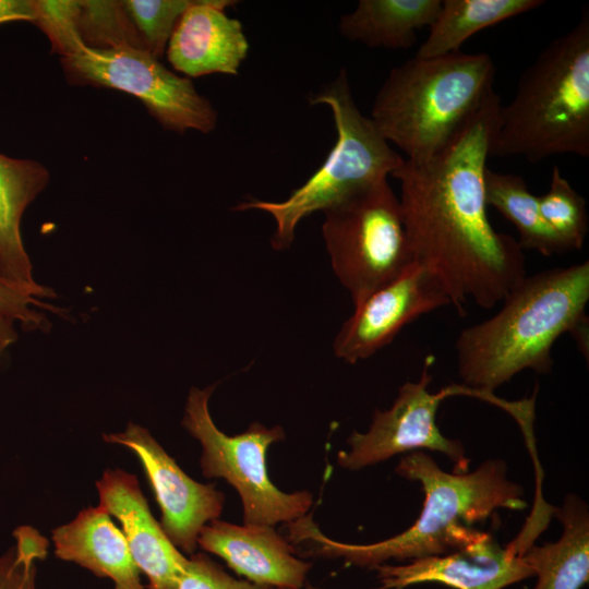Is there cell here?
<instances>
[{"label":"cell","instance_id":"cell-25","mask_svg":"<svg viewBox=\"0 0 589 589\" xmlns=\"http://www.w3.org/2000/svg\"><path fill=\"white\" fill-rule=\"evenodd\" d=\"M41 297H55V293L43 286L26 287L0 276V357L16 341L17 325L25 329L47 327L45 315L35 308H53L40 302Z\"/></svg>","mask_w":589,"mask_h":589},{"label":"cell","instance_id":"cell-23","mask_svg":"<svg viewBox=\"0 0 589 589\" xmlns=\"http://www.w3.org/2000/svg\"><path fill=\"white\" fill-rule=\"evenodd\" d=\"M79 33L85 46L95 49H145L123 1H79ZM147 51V50H146Z\"/></svg>","mask_w":589,"mask_h":589},{"label":"cell","instance_id":"cell-2","mask_svg":"<svg viewBox=\"0 0 589 589\" xmlns=\"http://www.w3.org/2000/svg\"><path fill=\"white\" fill-rule=\"evenodd\" d=\"M400 477L418 481L424 502L418 519L395 537L369 544H352L326 537L312 515L288 522L289 540L305 542L304 555L342 558L374 568L388 560L412 561L462 549L486 532L471 526L486 520L496 509L527 507L521 485L507 477L504 460H485L471 472H445L422 450L402 457L395 468Z\"/></svg>","mask_w":589,"mask_h":589},{"label":"cell","instance_id":"cell-20","mask_svg":"<svg viewBox=\"0 0 589 589\" xmlns=\"http://www.w3.org/2000/svg\"><path fill=\"white\" fill-rule=\"evenodd\" d=\"M442 0H360L340 16L338 29L349 41L369 48L408 49L417 31L430 27Z\"/></svg>","mask_w":589,"mask_h":589},{"label":"cell","instance_id":"cell-4","mask_svg":"<svg viewBox=\"0 0 589 589\" xmlns=\"http://www.w3.org/2000/svg\"><path fill=\"white\" fill-rule=\"evenodd\" d=\"M561 154L589 157V11L550 41L501 106L490 156L534 163Z\"/></svg>","mask_w":589,"mask_h":589},{"label":"cell","instance_id":"cell-16","mask_svg":"<svg viewBox=\"0 0 589 589\" xmlns=\"http://www.w3.org/2000/svg\"><path fill=\"white\" fill-rule=\"evenodd\" d=\"M197 545L250 581L274 588L302 587L311 568L294 556V548L273 526H238L215 519L202 528Z\"/></svg>","mask_w":589,"mask_h":589},{"label":"cell","instance_id":"cell-30","mask_svg":"<svg viewBox=\"0 0 589 589\" xmlns=\"http://www.w3.org/2000/svg\"><path fill=\"white\" fill-rule=\"evenodd\" d=\"M34 20V0H0V24Z\"/></svg>","mask_w":589,"mask_h":589},{"label":"cell","instance_id":"cell-15","mask_svg":"<svg viewBox=\"0 0 589 589\" xmlns=\"http://www.w3.org/2000/svg\"><path fill=\"white\" fill-rule=\"evenodd\" d=\"M232 0H194L178 21L167 58L189 77L221 73L237 75L250 45L241 22L229 17Z\"/></svg>","mask_w":589,"mask_h":589},{"label":"cell","instance_id":"cell-19","mask_svg":"<svg viewBox=\"0 0 589 589\" xmlns=\"http://www.w3.org/2000/svg\"><path fill=\"white\" fill-rule=\"evenodd\" d=\"M563 525L561 538L522 554L538 580L533 589H580L589 579V513L587 504L569 494L554 508Z\"/></svg>","mask_w":589,"mask_h":589},{"label":"cell","instance_id":"cell-6","mask_svg":"<svg viewBox=\"0 0 589 589\" xmlns=\"http://www.w3.org/2000/svg\"><path fill=\"white\" fill-rule=\"evenodd\" d=\"M309 103L329 107L337 133L336 142L321 167L284 201L252 200L232 208L268 213L276 226L271 239L275 250H286L291 245L297 226L303 218L387 179L404 163L371 118L358 108L345 69L310 97Z\"/></svg>","mask_w":589,"mask_h":589},{"label":"cell","instance_id":"cell-14","mask_svg":"<svg viewBox=\"0 0 589 589\" xmlns=\"http://www.w3.org/2000/svg\"><path fill=\"white\" fill-rule=\"evenodd\" d=\"M96 488L99 505L121 522L132 557L148 579V589H177L188 558L152 515L137 478L121 469L106 470Z\"/></svg>","mask_w":589,"mask_h":589},{"label":"cell","instance_id":"cell-8","mask_svg":"<svg viewBox=\"0 0 589 589\" xmlns=\"http://www.w3.org/2000/svg\"><path fill=\"white\" fill-rule=\"evenodd\" d=\"M214 387L190 390L182 420V425L202 445L203 474L223 478L238 491L244 525L274 526L305 516L313 503L311 493H285L272 483L267 473L266 450L285 438L281 426L266 428L254 422L241 434H225L215 425L208 410Z\"/></svg>","mask_w":589,"mask_h":589},{"label":"cell","instance_id":"cell-10","mask_svg":"<svg viewBox=\"0 0 589 589\" xmlns=\"http://www.w3.org/2000/svg\"><path fill=\"white\" fill-rule=\"evenodd\" d=\"M431 363L432 359L428 357L420 378L406 382L390 408L374 411L368 432L354 431L349 436L350 449L340 450L337 455L339 466L360 470L400 453L428 449L447 456L455 472H467L469 459L462 443L444 436L436 424L441 401L448 396L464 394V386L454 385L436 394L430 393Z\"/></svg>","mask_w":589,"mask_h":589},{"label":"cell","instance_id":"cell-18","mask_svg":"<svg viewBox=\"0 0 589 589\" xmlns=\"http://www.w3.org/2000/svg\"><path fill=\"white\" fill-rule=\"evenodd\" d=\"M48 181L49 172L39 161L0 153V276L32 288L40 285L33 278L21 221L25 209Z\"/></svg>","mask_w":589,"mask_h":589},{"label":"cell","instance_id":"cell-29","mask_svg":"<svg viewBox=\"0 0 589 589\" xmlns=\"http://www.w3.org/2000/svg\"><path fill=\"white\" fill-rule=\"evenodd\" d=\"M177 589H275L271 586L240 580L228 575L202 553L188 558Z\"/></svg>","mask_w":589,"mask_h":589},{"label":"cell","instance_id":"cell-26","mask_svg":"<svg viewBox=\"0 0 589 589\" xmlns=\"http://www.w3.org/2000/svg\"><path fill=\"white\" fill-rule=\"evenodd\" d=\"M194 0H123L145 49L155 58L164 55L173 29Z\"/></svg>","mask_w":589,"mask_h":589},{"label":"cell","instance_id":"cell-11","mask_svg":"<svg viewBox=\"0 0 589 589\" xmlns=\"http://www.w3.org/2000/svg\"><path fill=\"white\" fill-rule=\"evenodd\" d=\"M448 304L440 280L414 261L354 305L335 337L334 353L347 363L364 360L390 344L406 325Z\"/></svg>","mask_w":589,"mask_h":589},{"label":"cell","instance_id":"cell-1","mask_svg":"<svg viewBox=\"0 0 589 589\" xmlns=\"http://www.w3.org/2000/svg\"><path fill=\"white\" fill-rule=\"evenodd\" d=\"M501 98L493 91L437 154L404 159L390 176L413 259L442 284L464 316L471 301L492 309L527 275L524 251L486 214L484 171Z\"/></svg>","mask_w":589,"mask_h":589},{"label":"cell","instance_id":"cell-7","mask_svg":"<svg viewBox=\"0 0 589 589\" xmlns=\"http://www.w3.org/2000/svg\"><path fill=\"white\" fill-rule=\"evenodd\" d=\"M322 235L333 271L353 305L413 262L399 199L387 179L330 205Z\"/></svg>","mask_w":589,"mask_h":589},{"label":"cell","instance_id":"cell-31","mask_svg":"<svg viewBox=\"0 0 589 589\" xmlns=\"http://www.w3.org/2000/svg\"><path fill=\"white\" fill-rule=\"evenodd\" d=\"M569 334L576 340L581 353L588 358V316L586 315Z\"/></svg>","mask_w":589,"mask_h":589},{"label":"cell","instance_id":"cell-17","mask_svg":"<svg viewBox=\"0 0 589 589\" xmlns=\"http://www.w3.org/2000/svg\"><path fill=\"white\" fill-rule=\"evenodd\" d=\"M52 541L57 557L110 578L113 589H144L127 539L103 506L81 510L52 531Z\"/></svg>","mask_w":589,"mask_h":589},{"label":"cell","instance_id":"cell-28","mask_svg":"<svg viewBox=\"0 0 589 589\" xmlns=\"http://www.w3.org/2000/svg\"><path fill=\"white\" fill-rule=\"evenodd\" d=\"M35 20L51 43L52 50L61 57L69 56L85 46L79 33V1L34 0Z\"/></svg>","mask_w":589,"mask_h":589},{"label":"cell","instance_id":"cell-27","mask_svg":"<svg viewBox=\"0 0 589 589\" xmlns=\"http://www.w3.org/2000/svg\"><path fill=\"white\" fill-rule=\"evenodd\" d=\"M14 544L0 556V589H36V562L47 555L48 541L29 526L13 531Z\"/></svg>","mask_w":589,"mask_h":589},{"label":"cell","instance_id":"cell-12","mask_svg":"<svg viewBox=\"0 0 589 589\" xmlns=\"http://www.w3.org/2000/svg\"><path fill=\"white\" fill-rule=\"evenodd\" d=\"M103 437L130 448L139 458L161 512V529L176 548L192 554L202 528L219 517L224 494L213 484H202L185 474L139 424L129 423L123 432Z\"/></svg>","mask_w":589,"mask_h":589},{"label":"cell","instance_id":"cell-13","mask_svg":"<svg viewBox=\"0 0 589 589\" xmlns=\"http://www.w3.org/2000/svg\"><path fill=\"white\" fill-rule=\"evenodd\" d=\"M380 586L374 589H405L437 582L455 589H503L534 576L521 555L502 548L490 533L452 553L412 560L404 565L382 564Z\"/></svg>","mask_w":589,"mask_h":589},{"label":"cell","instance_id":"cell-3","mask_svg":"<svg viewBox=\"0 0 589 589\" xmlns=\"http://www.w3.org/2000/svg\"><path fill=\"white\" fill-rule=\"evenodd\" d=\"M588 300V261L526 275L497 313L458 335L464 385L488 397L522 370L550 373L554 342L587 315Z\"/></svg>","mask_w":589,"mask_h":589},{"label":"cell","instance_id":"cell-9","mask_svg":"<svg viewBox=\"0 0 589 589\" xmlns=\"http://www.w3.org/2000/svg\"><path fill=\"white\" fill-rule=\"evenodd\" d=\"M61 64L71 84L115 88L135 96L167 130L206 134L217 125V110L191 80L171 72L146 50L82 46L61 57Z\"/></svg>","mask_w":589,"mask_h":589},{"label":"cell","instance_id":"cell-5","mask_svg":"<svg viewBox=\"0 0 589 589\" xmlns=\"http://www.w3.org/2000/svg\"><path fill=\"white\" fill-rule=\"evenodd\" d=\"M495 65L484 52L414 56L394 67L380 87L371 120L408 160L443 149L494 91Z\"/></svg>","mask_w":589,"mask_h":589},{"label":"cell","instance_id":"cell-22","mask_svg":"<svg viewBox=\"0 0 589 589\" xmlns=\"http://www.w3.org/2000/svg\"><path fill=\"white\" fill-rule=\"evenodd\" d=\"M486 206L501 213L517 229L521 250H533L550 256L567 252L566 247L543 219L538 196L533 195L518 175L484 171Z\"/></svg>","mask_w":589,"mask_h":589},{"label":"cell","instance_id":"cell-32","mask_svg":"<svg viewBox=\"0 0 589 589\" xmlns=\"http://www.w3.org/2000/svg\"><path fill=\"white\" fill-rule=\"evenodd\" d=\"M275 589H315V588H312L310 586H306V587L303 588V586H302L300 588H275Z\"/></svg>","mask_w":589,"mask_h":589},{"label":"cell","instance_id":"cell-24","mask_svg":"<svg viewBox=\"0 0 589 589\" xmlns=\"http://www.w3.org/2000/svg\"><path fill=\"white\" fill-rule=\"evenodd\" d=\"M538 201L543 219L567 251L580 250L589 226L586 201L557 166L552 169L548 192L538 196Z\"/></svg>","mask_w":589,"mask_h":589},{"label":"cell","instance_id":"cell-21","mask_svg":"<svg viewBox=\"0 0 589 589\" xmlns=\"http://www.w3.org/2000/svg\"><path fill=\"white\" fill-rule=\"evenodd\" d=\"M542 4V0H442L429 35L414 56L429 58L460 51L476 33Z\"/></svg>","mask_w":589,"mask_h":589}]
</instances>
